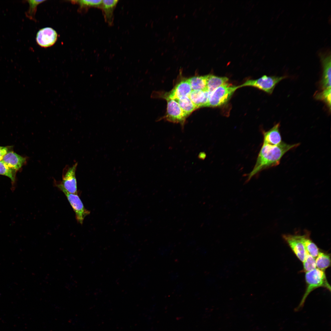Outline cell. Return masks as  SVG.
I'll use <instances>...</instances> for the list:
<instances>
[{
    "label": "cell",
    "instance_id": "6da1fadb",
    "mask_svg": "<svg viewBox=\"0 0 331 331\" xmlns=\"http://www.w3.org/2000/svg\"><path fill=\"white\" fill-rule=\"evenodd\" d=\"M300 143L288 144L282 141L276 145L263 143L255 165L248 175L246 182L261 171L278 165L283 156L290 150L298 146Z\"/></svg>",
    "mask_w": 331,
    "mask_h": 331
},
{
    "label": "cell",
    "instance_id": "7a4b0ae2",
    "mask_svg": "<svg viewBox=\"0 0 331 331\" xmlns=\"http://www.w3.org/2000/svg\"><path fill=\"white\" fill-rule=\"evenodd\" d=\"M305 280L306 288L299 305L296 309L299 310L304 305L308 295L314 289L319 287H323L331 291V286L327 279L324 271L316 268L310 272H306Z\"/></svg>",
    "mask_w": 331,
    "mask_h": 331
},
{
    "label": "cell",
    "instance_id": "3957f363",
    "mask_svg": "<svg viewBox=\"0 0 331 331\" xmlns=\"http://www.w3.org/2000/svg\"><path fill=\"white\" fill-rule=\"evenodd\" d=\"M239 88V86H234L228 83L218 87L210 93L205 107H215L223 105Z\"/></svg>",
    "mask_w": 331,
    "mask_h": 331
},
{
    "label": "cell",
    "instance_id": "277c9868",
    "mask_svg": "<svg viewBox=\"0 0 331 331\" xmlns=\"http://www.w3.org/2000/svg\"><path fill=\"white\" fill-rule=\"evenodd\" d=\"M78 163H75L72 166L67 165L64 168L61 181H54L55 186L62 192L78 194L76 171Z\"/></svg>",
    "mask_w": 331,
    "mask_h": 331
},
{
    "label": "cell",
    "instance_id": "5b68a950",
    "mask_svg": "<svg viewBox=\"0 0 331 331\" xmlns=\"http://www.w3.org/2000/svg\"><path fill=\"white\" fill-rule=\"evenodd\" d=\"M286 78L285 76H268L264 75L257 79L248 80L239 86L240 88L247 86L253 87L271 94L276 85Z\"/></svg>",
    "mask_w": 331,
    "mask_h": 331
},
{
    "label": "cell",
    "instance_id": "8992f818",
    "mask_svg": "<svg viewBox=\"0 0 331 331\" xmlns=\"http://www.w3.org/2000/svg\"><path fill=\"white\" fill-rule=\"evenodd\" d=\"M167 111L164 119L173 123H180L183 126L188 116L183 111L175 100L167 99Z\"/></svg>",
    "mask_w": 331,
    "mask_h": 331
},
{
    "label": "cell",
    "instance_id": "52a82bcc",
    "mask_svg": "<svg viewBox=\"0 0 331 331\" xmlns=\"http://www.w3.org/2000/svg\"><path fill=\"white\" fill-rule=\"evenodd\" d=\"M63 192L75 212L77 221L82 224L85 217L89 214L90 211L85 207L78 194L70 193L64 191Z\"/></svg>",
    "mask_w": 331,
    "mask_h": 331
},
{
    "label": "cell",
    "instance_id": "ba28073f",
    "mask_svg": "<svg viewBox=\"0 0 331 331\" xmlns=\"http://www.w3.org/2000/svg\"><path fill=\"white\" fill-rule=\"evenodd\" d=\"M283 238L296 257L303 262L305 260L306 250L301 240L300 235L284 234L283 235Z\"/></svg>",
    "mask_w": 331,
    "mask_h": 331
},
{
    "label": "cell",
    "instance_id": "9c48e42d",
    "mask_svg": "<svg viewBox=\"0 0 331 331\" xmlns=\"http://www.w3.org/2000/svg\"><path fill=\"white\" fill-rule=\"evenodd\" d=\"M57 37V33L55 30L50 27H46L38 31L36 39L37 43L40 46L47 48L55 44Z\"/></svg>",
    "mask_w": 331,
    "mask_h": 331
},
{
    "label": "cell",
    "instance_id": "30bf717a",
    "mask_svg": "<svg viewBox=\"0 0 331 331\" xmlns=\"http://www.w3.org/2000/svg\"><path fill=\"white\" fill-rule=\"evenodd\" d=\"M321 59L323 67V73L320 84L321 90L331 89V54H321Z\"/></svg>",
    "mask_w": 331,
    "mask_h": 331
},
{
    "label": "cell",
    "instance_id": "8fae6325",
    "mask_svg": "<svg viewBox=\"0 0 331 331\" xmlns=\"http://www.w3.org/2000/svg\"><path fill=\"white\" fill-rule=\"evenodd\" d=\"M188 79L182 80L177 84L168 93L166 94L165 98L177 100L182 97L189 96L192 91Z\"/></svg>",
    "mask_w": 331,
    "mask_h": 331
},
{
    "label": "cell",
    "instance_id": "7c38bea8",
    "mask_svg": "<svg viewBox=\"0 0 331 331\" xmlns=\"http://www.w3.org/2000/svg\"><path fill=\"white\" fill-rule=\"evenodd\" d=\"M2 160L10 168L17 171L25 164L26 158L13 151H9L4 156Z\"/></svg>",
    "mask_w": 331,
    "mask_h": 331
},
{
    "label": "cell",
    "instance_id": "4fadbf2b",
    "mask_svg": "<svg viewBox=\"0 0 331 331\" xmlns=\"http://www.w3.org/2000/svg\"><path fill=\"white\" fill-rule=\"evenodd\" d=\"M280 126V123H278L268 131L264 132L263 143L276 145L281 143L282 141Z\"/></svg>",
    "mask_w": 331,
    "mask_h": 331
},
{
    "label": "cell",
    "instance_id": "5bb4252c",
    "mask_svg": "<svg viewBox=\"0 0 331 331\" xmlns=\"http://www.w3.org/2000/svg\"><path fill=\"white\" fill-rule=\"evenodd\" d=\"M118 2V0H103L100 8L105 21L110 25L113 24L114 11Z\"/></svg>",
    "mask_w": 331,
    "mask_h": 331
},
{
    "label": "cell",
    "instance_id": "9a60e30c",
    "mask_svg": "<svg viewBox=\"0 0 331 331\" xmlns=\"http://www.w3.org/2000/svg\"><path fill=\"white\" fill-rule=\"evenodd\" d=\"M210 94L206 90H192L189 97L198 108L205 107Z\"/></svg>",
    "mask_w": 331,
    "mask_h": 331
},
{
    "label": "cell",
    "instance_id": "2e32d148",
    "mask_svg": "<svg viewBox=\"0 0 331 331\" xmlns=\"http://www.w3.org/2000/svg\"><path fill=\"white\" fill-rule=\"evenodd\" d=\"M229 78L226 77H219L214 75H207L206 90L211 93L218 87L228 83Z\"/></svg>",
    "mask_w": 331,
    "mask_h": 331
},
{
    "label": "cell",
    "instance_id": "e0dca14e",
    "mask_svg": "<svg viewBox=\"0 0 331 331\" xmlns=\"http://www.w3.org/2000/svg\"><path fill=\"white\" fill-rule=\"evenodd\" d=\"M300 238L306 250L314 258L317 257L319 252V249L310 238L309 233L300 235Z\"/></svg>",
    "mask_w": 331,
    "mask_h": 331
},
{
    "label": "cell",
    "instance_id": "ac0fdd59",
    "mask_svg": "<svg viewBox=\"0 0 331 331\" xmlns=\"http://www.w3.org/2000/svg\"><path fill=\"white\" fill-rule=\"evenodd\" d=\"M207 75L195 76L188 79L192 90H206Z\"/></svg>",
    "mask_w": 331,
    "mask_h": 331
},
{
    "label": "cell",
    "instance_id": "d6986e66",
    "mask_svg": "<svg viewBox=\"0 0 331 331\" xmlns=\"http://www.w3.org/2000/svg\"><path fill=\"white\" fill-rule=\"evenodd\" d=\"M175 100L177 102L183 111L188 116L198 108L188 96L182 97Z\"/></svg>",
    "mask_w": 331,
    "mask_h": 331
},
{
    "label": "cell",
    "instance_id": "ffe728a7",
    "mask_svg": "<svg viewBox=\"0 0 331 331\" xmlns=\"http://www.w3.org/2000/svg\"><path fill=\"white\" fill-rule=\"evenodd\" d=\"M317 268L324 271L331 264L330 255L328 253L321 251L318 254L315 260Z\"/></svg>",
    "mask_w": 331,
    "mask_h": 331
},
{
    "label": "cell",
    "instance_id": "44dd1931",
    "mask_svg": "<svg viewBox=\"0 0 331 331\" xmlns=\"http://www.w3.org/2000/svg\"><path fill=\"white\" fill-rule=\"evenodd\" d=\"M16 171L7 166L2 160L0 161V175L9 177L13 185L15 182Z\"/></svg>",
    "mask_w": 331,
    "mask_h": 331
},
{
    "label": "cell",
    "instance_id": "7402d4cb",
    "mask_svg": "<svg viewBox=\"0 0 331 331\" xmlns=\"http://www.w3.org/2000/svg\"><path fill=\"white\" fill-rule=\"evenodd\" d=\"M102 0H81L71 1L72 2L78 4L81 8L86 9L89 7L100 8Z\"/></svg>",
    "mask_w": 331,
    "mask_h": 331
},
{
    "label": "cell",
    "instance_id": "603a6c76",
    "mask_svg": "<svg viewBox=\"0 0 331 331\" xmlns=\"http://www.w3.org/2000/svg\"><path fill=\"white\" fill-rule=\"evenodd\" d=\"M303 262V270L305 272H310L316 268L315 260L306 251L305 258Z\"/></svg>",
    "mask_w": 331,
    "mask_h": 331
},
{
    "label": "cell",
    "instance_id": "cb8c5ba5",
    "mask_svg": "<svg viewBox=\"0 0 331 331\" xmlns=\"http://www.w3.org/2000/svg\"><path fill=\"white\" fill-rule=\"evenodd\" d=\"M314 96L316 99L323 101L329 109H331V89L321 90L315 93Z\"/></svg>",
    "mask_w": 331,
    "mask_h": 331
},
{
    "label": "cell",
    "instance_id": "d4e9b609",
    "mask_svg": "<svg viewBox=\"0 0 331 331\" xmlns=\"http://www.w3.org/2000/svg\"><path fill=\"white\" fill-rule=\"evenodd\" d=\"M45 0H30L28 1L29 4V8L27 13V16L31 19H34V16L36 13L37 6Z\"/></svg>",
    "mask_w": 331,
    "mask_h": 331
},
{
    "label": "cell",
    "instance_id": "484cf974",
    "mask_svg": "<svg viewBox=\"0 0 331 331\" xmlns=\"http://www.w3.org/2000/svg\"><path fill=\"white\" fill-rule=\"evenodd\" d=\"M10 148V146H0V161L2 160L4 156L9 151Z\"/></svg>",
    "mask_w": 331,
    "mask_h": 331
}]
</instances>
